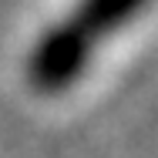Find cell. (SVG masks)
I'll use <instances>...</instances> for the list:
<instances>
[{
	"mask_svg": "<svg viewBox=\"0 0 158 158\" xmlns=\"http://www.w3.org/2000/svg\"><path fill=\"white\" fill-rule=\"evenodd\" d=\"M152 0H77L74 10L51 24L27 54V81L40 94H61L88 71L101 40L128 27Z\"/></svg>",
	"mask_w": 158,
	"mask_h": 158,
	"instance_id": "1",
	"label": "cell"
}]
</instances>
